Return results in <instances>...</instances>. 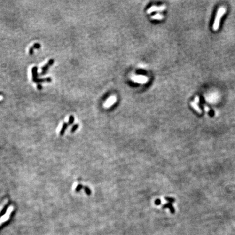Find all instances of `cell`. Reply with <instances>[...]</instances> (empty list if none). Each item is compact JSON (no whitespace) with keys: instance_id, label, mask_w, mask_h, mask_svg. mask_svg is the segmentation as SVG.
Listing matches in <instances>:
<instances>
[{"instance_id":"cell-1","label":"cell","mask_w":235,"mask_h":235,"mask_svg":"<svg viewBox=\"0 0 235 235\" xmlns=\"http://www.w3.org/2000/svg\"><path fill=\"white\" fill-rule=\"evenodd\" d=\"M225 12H226L225 8L223 7H221L219 8V10H218V12H217L216 18H215V20H214V24L213 25V30L214 31H216L219 29L220 19L221 17L223 16V15L225 14Z\"/></svg>"},{"instance_id":"cell-2","label":"cell","mask_w":235,"mask_h":235,"mask_svg":"<svg viewBox=\"0 0 235 235\" xmlns=\"http://www.w3.org/2000/svg\"><path fill=\"white\" fill-rule=\"evenodd\" d=\"M131 80L137 83L145 84L148 82L149 78L147 76L143 75H133L131 77Z\"/></svg>"},{"instance_id":"cell-3","label":"cell","mask_w":235,"mask_h":235,"mask_svg":"<svg viewBox=\"0 0 235 235\" xmlns=\"http://www.w3.org/2000/svg\"><path fill=\"white\" fill-rule=\"evenodd\" d=\"M117 97L114 95H112L111 96H110L109 98H108L107 99V100L106 101L105 103H104L103 106L105 108H110L111 107L112 105H113L114 104L117 102Z\"/></svg>"},{"instance_id":"cell-4","label":"cell","mask_w":235,"mask_h":235,"mask_svg":"<svg viewBox=\"0 0 235 235\" xmlns=\"http://www.w3.org/2000/svg\"><path fill=\"white\" fill-rule=\"evenodd\" d=\"M166 8V7L165 6H162L160 7H156V6H152L150 8H149L147 10V12L148 14H151V13L156 11H163L165 10Z\"/></svg>"},{"instance_id":"cell-5","label":"cell","mask_w":235,"mask_h":235,"mask_svg":"<svg viewBox=\"0 0 235 235\" xmlns=\"http://www.w3.org/2000/svg\"><path fill=\"white\" fill-rule=\"evenodd\" d=\"M54 63V59H50V61H48V63L46 64L45 65H44L43 67L41 68V72L40 73V75H45L46 73V72H47L49 66L52 65Z\"/></svg>"},{"instance_id":"cell-6","label":"cell","mask_w":235,"mask_h":235,"mask_svg":"<svg viewBox=\"0 0 235 235\" xmlns=\"http://www.w3.org/2000/svg\"><path fill=\"white\" fill-rule=\"evenodd\" d=\"M32 79L34 81L35 79L38 78V68L37 66H34L32 69Z\"/></svg>"},{"instance_id":"cell-7","label":"cell","mask_w":235,"mask_h":235,"mask_svg":"<svg viewBox=\"0 0 235 235\" xmlns=\"http://www.w3.org/2000/svg\"><path fill=\"white\" fill-rule=\"evenodd\" d=\"M168 207L170 209V212H171L172 213H175V209L173 207V206H172V204L171 203H168V204H165L163 206V208H167Z\"/></svg>"},{"instance_id":"cell-8","label":"cell","mask_w":235,"mask_h":235,"mask_svg":"<svg viewBox=\"0 0 235 235\" xmlns=\"http://www.w3.org/2000/svg\"><path fill=\"white\" fill-rule=\"evenodd\" d=\"M164 18V16L162 14H155L154 16H151V19L154 20H162Z\"/></svg>"},{"instance_id":"cell-9","label":"cell","mask_w":235,"mask_h":235,"mask_svg":"<svg viewBox=\"0 0 235 235\" xmlns=\"http://www.w3.org/2000/svg\"><path fill=\"white\" fill-rule=\"evenodd\" d=\"M190 105H191V106H192V107H193L196 111H198L199 113H201V109L198 107V105H197V104L196 103H195L194 102H192L190 103Z\"/></svg>"},{"instance_id":"cell-10","label":"cell","mask_w":235,"mask_h":235,"mask_svg":"<svg viewBox=\"0 0 235 235\" xmlns=\"http://www.w3.org/2000/svg\"><path fill=\"white\" fill-rule=\"evenodd\" d=\"M165 199L167 201H169V202L170 203H174L175 202V199H173V198H169V197H165Z\"/></svg>"},{"instance_id":"cell-11","label":"cell","mask_w":235,"mask_h":235,"mask_svg":"<svg viewBox=\"0 0 235 235\" xmlns=\"http://www.w3.org/2000/svg\"><path fill=\"white\" fill-rule=\"evenodd\" d=\"M40 44L39 43H35L34 44V45L33 46V47L34 48H37V49H38L40 47Z\"/></svg>"},{"instance_id":"cell-12","label":"cell","mask_w":235,"mask_h":235,"mask_svg":"<svg viewBox=\"0 0 235 235\" xmlns=\"http://www.w3.org/2000/svg\"><path fill=\"white\" fill-rule=\"evenodd\" d=\"M155 203L156 205H159L161 204V201L159 199H156V200H155Z\"/></svg>"},{"instance_id":"cell-13","label":"cell","mask_w":235,"mask_h":235,"mask_svg":"<svg viewBox=\"0 0 235 235\" xmlns=\"http://www.w3.org/2000/svg\"><path fill=\"white\" fill-rule=\"evenodd\" d=\"M33 50H34V48H33V46H32V47L30 48L29 53L30 55H32L33 54Z\"/></svg>"},{"instance_id":"cell-14","label":"cell","mask_w":235,"mask_h":235,"mask_svg":"<svg viewBox=\"0 0 235 235\" xmlns=\"http://www.w3.org/2000/svg\"><path fill=\"white\" fill-rule=\"evenodd\" d=\"M199 97L198 96H196L194 98V102L197 103L199 102Z\"/></svg>"},{"instance_id":"cell-15","label":"cell","mask_w":235,"mask_h":235,"mask_svg":"<svg viewBox=\"0 0 235 235\" xmlns=\"http://www.w3.org/2000/svg\"><path fill=\"white\" fill-rule=\"evenodd\" d=\"M209 114H210V116L211 117H213V116H214V111H213V110H211L209 112Z\"/></svg>"},{"instance_id":"cell-16","label":"cell","mask_w":235,"mask_h":235,"mask_svg":"<svg viewBox=\"0 0 235 235\" xmlns=\"http://www.w3.org/2000/svg\"><path fill=\"white\" fill-rule=\"evenodd\" d=\"M85 190H86V193H87L88 194H90V193H91V192H90V190H89V189L88 188L86 187V188H85Z\"/></svg>"},{"instance_id":"cell-17","label":"cell","mask_w":235,"mask_h":235,"mask_svg":"<svg viewBox=\"0 0 235 235\" xmlns=\"http://www.w3.org/2000/svg\"><path fill=\"white\" fill-rule=\"evenodd\" d=\"M74 117H73L72 116H70V118H69V121L70 122V124H71L72 123L73 121H74Z\"/></svg>"},{"instance_id":"cell-18","label":"cell","mask_w":235,"mask_h":235,"mask_svg":"<svg viewBox=\"0 0 235 235\" xmlns=\"http://www.w3.org/2000/svg\"><path fill=\"white\" fill-rule=\"evenodd\" d=\"M37 88L38 89H39V90L41 89H42V86H41V85H38L37 86Z\"/></svg>"}]
</instances>
